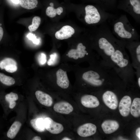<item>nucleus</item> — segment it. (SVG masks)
<instances>
[{"mask_svg": "<svg viewBox=\"0 0 140 140\" xmlns=\"http://www.w3.org/2000/svg\"><path fill=\"white\" fill-rule=\"evenodd\" d=\"M62 140H72L71 138L67 137H65L61 139Z\"/></svg>", "mask_w": 140, "mask_h": 140, "instance_id": "473e14b6", "label": "nucleus"}, {"mask_svg": "<svg viewBox=\"0 0 140 140\" xmlns=\"http://www.w3.org/2000/svg\"><path fill=\"white\" fill-rule=\"evenodd\" d=\"M125 48L129 51L131 56V65L135 69V74H140V42L132 41L126 42Z\"/></svg>", "mask_w": 140, "mask_h": 140, "instance_id": "20e7f679", "label": "nucleus"}, {"mask_svg": "<svg viewBox=\"0 0 140 140\" xmlns=\"http://www.w3.org/2000/svg\"><path fill=\"white\" fill-rule=\"evenodd\" d=\"M74 33L75 30L72 27L66 25L57 31L55 34V37L59 40L66 39L71 37Z\"/></svg>", "mask_w": 140, "mask_h": 140, "instance_id": "9b49d317", "label": "nucleus"}, {"mask_svg": "<svg viewBox=\"0 0 140 140\" xmlns=\"http://www.w3.org/2000/svg\"><path fill=\"white\" fill-rule=\"evenodd\" d=\"M46 15L51 18L55 17L57 14V9L51 6L48 7L46 10Z\"/></svg>", "mask_w": 140, "mask_h": 140, "instance_id": "b1692460", "label": "nucleus"}, {"mask_svg": "<svg viewBox=\"0 0 140 140\" xmlns=\"http://www.w3.org/2000/svg\"><path fill=\"white\" fill-rule=\"evenodd\" d=\"M115 0H97L99 6L103 10L107 12L115 9Z\"/></svg>", "mask_w": 140, "mask_h": 140, "instance_id": "dca6fc26", "label": "nucleus"}, {"mask_svg": "<svg viewBox=\"0 0 140 140\" xmlns=\"http://www.w3.org/2000/svg\"><path fill=\"white\" fill-rule=\"evenodd\" d=\"M41 22L40 18L37 16L34 17L32 20V24L30 25L28 27L31 32L35 31L39 27Z\"/></svg>", "mask_w": 140, "mask_h": 140, "instance_id": "5701e85b", "label": "nucleus"}, {"mask_svg": "<svg viewBox=\"0 0 140 140\" xmlns=\"http://www.w3.org/2000/svg\"><path fill=\"white\" fill-rule=\"evenodd\" d=\"M57 14L58 15H61L63 11V9L61 7H59L57 8Z\"/></svg>", "mask_w": 140, "mask_h": 140, "instance_id": "cd10ccee", "label": "nucleus"}, {"mask_svg": "<svg viewBox=\"0 0 140 140\" xmlns=\"http://www.w3.org/2000/svg\"><path fill=\"white\" fill-rule=\"evenodd\" d=\"M0 81L3 83L8 86L13 85L15 82L13 78L1 73H0Z\"/></svg>", "mask_w": 140, "mask_h": 140, "instance_id": "4be33fe9", "label": "nucleus"}, {"mask_svg": "<svg viewBox=\"0 0 140 140\" xmlns=\"http://www.w3.org/2000/svg\"><path fill=\"white\" fill-rule=\"evenodd\" d=\"M117 8L129 14L137 23H140V0H122Z\"/></svg>", "mask_w": 140, "mask_h": 140, "instance_id": "7ed1b4c3", "label": "nucleus"}, {"mask_svg": "<svg viewBox=\"0 0 140 140\" xmlns=\"http://www.w3.org/2000/svg\"><path fill=\"white\" fill-rule=\"evenodd\" d=\"M50 5L51 6H52L53 7L54 6V4L52 3H50Z\"/></svg>", "mask_w": 140, "mask_h": 140, "instance_id": "72a5a7b5", "label": "nucleus"}, {"mask_svg": "<svg viewBox=\"0 0 140 140\" xmlns=\"http://www.w3.org/2000/svg\"><path fill=\"white\" fill-rule=\"evenodd\" d=\"M31 125L37 131L41 132L45 129L44 120L42 118H37L31 120L30 121Z\"/></svg>", "mask_w": 140, "mask_h": 140, "instance_id": "f3484780", "label": "nucleus"}, {"mask_svg": "<svg viewBox=\"0 0 140 140\" xmlns=\"http://www.w3.org/2000/svg\"><path fill=\"white\" fill-rule=\"evenodd\" d=\"M108 22L111 26L112 33L118 39L125 42L139 40V35L126 15H116Z\"/></svg>", "mask_w": 140, "mask_h": 140, "instance_id": "f03ea898", "label": "nucleus"}, {"mask_svg": "<svg viewBox=\"0 0 140 140\" xmlns=\"http://www.w3.org/2000/svg\"><path fill=\"white\" fill-rule=\"evenodd\" d=\"M3 35V31L2 27L0 26V41L2 38Z\"/></svg>", "mask_w": 140, "mask_h": 140, "instance_id": "c756f323", "label": "nucleus"}, {"mask_svg": "<svg viewBox=\"0 0 140 140\" xmlns=\"http://www.w3.org/2000/svg\"><path fill=\"white\" fill-rule=\"evenodd\" d=\"M130 111L131 114L134 117H137L140 115V99L135 98L131 106Z\"/></svg>", "mask_w": 140, "mask_h": 140, "instance_id": "6ab92c4d", "label": "nucleus"}, {"mask_svg": "<svg viewBox=\"0 0 140 140\" xmlns=\"http://www.w3.org/2000/svg\"><path fill=\"white\" fill-rule=\"evenodd\" d=\"M32 140H41V137L38 136H36L34 137L32 139Z\"/></svg>", "mask_w": 140, "mask_h": 140, "instance_id": "7c9ffc66", "label": "nucleus"}, {"mask_svg": "<svg viewBox=\"0 0 140 140\" xmlns=\"http://www.w3.org/2000/svg\"><path fill=\"white\" fill-rule=\"evenodd\" d=\"M38 61L40 65H44L46 61V56L45 54L43 53H41L39 56Z\"/></svg>", "mask_w": 140, "mask_h": 140, "instance_id": "a878e982", "label": "nucleus"}, {"mask_svg": "<svg viewBox=\"0 0 140 140\" xmlns=\"http://www.w3.org/2000/svg\"><path fill=\"white\" fill-rule=\"evenodd\" d=\"M38 4L37 0H20L19 4L23 8L32 9L37 7Z\"/></svg>", "mask_w": 140, "mask_h": 140, "instance_id": "412c9836", "label": "nucleus"}, {"mask_svg": "<svg viewBox=\"0 0 140 140\" xmlns=\"http://www.w3.org/2000/svg\"><path fill=\"white\" fill-rule=\"evenodd\" d=\"M58 58V55L56 53H54L50 55V58L47 61V65L52 66L56 63Z\"/></svg>", "mask_w": 140, "mask_h": 140, "instance_id": "393cba45", "label": "nucleus"}, {"mask_svg": "<svg viewBox=\"0 0 140 140\" xmlns=\"http://www.w3.org/2000/svg\"><path fill=\"white\" fill-rule=\"evenodd\" d=\"M136 134L139 139H140V128H138L136 131Z\"/></svg>", "mask_w": 140, "mask_h": 140, "instance_id": "c85d7f7f", "label": "nucleus"}, {"mask_svg": "<svg viewBox=\"0 0 140 140\" xmlns=\"http://www.w3.org/2000/svg\"><path fill=\"white\" fill-rule=\"evenodd\" d=\"M56 83L59 87L63 89H67L69 85L67 72L62 68H59L55 73Z\"/></svg>", "mask_w": 140, "mask_h": 140, "instance_id": "0eeeda50", "label": "nucleus"}, {"mask_svg": "<svg viewBox=\"0 0 140 140\" xmlns=\"http://www.w3.org/2000/svg\"><path fill=\"white\" fill-rule=\"evenodd\" d=\"M119 124L116 121L108 120L104 121L101 124V127L106 134H110L116 131L119 128Z\"/></svg>", "mask_w": 140, "mask_h": 140, "instance_id": "2eb2a0df", "label": "nucleus"}, {"mask_svg": "<svg viewBox=\"0 0 140 140\" xmlns=\"http://www.w3.org/2000/svg\"><path fill=\"white\" fill-rule=\"evenodd\" d=\"M0 68L4 69L7 72L13 73L17 69V63L14 59L9 58H4L0 61Z\"/></svg>", "mask_w": 140, "mask_h": 140, "instance_id": "9d476101", "label": "nucleus"}, {"mask_svg": "<svg viewBox=\"0 0 140 140\" xmlns=\"http://www.w3.org/2000/svg\"><path fill=\"white\" fill-rule=\"evenodd\" d=\"M27 37L29 40H32L34 44H38L39 42V39H37L35 35L33 34L30 33L27 36Z\"/></svg>", "mask_w": 140, "mask_h": 140, "instance_id": "bb28decb", "label": "nucleus"}, {"mask_svg": "<svg viewBox=\"0 0 140 140\" xmlns=\"http://www.w3.org/2000/svg\"><path fill=\"white\" fill-rule=\"evenodd\" d=\"M96 129V127L95 124L91 123H87L79 127L77 130V133L80 136L87 137L95 134Z\"/></svg>", "mask_w": 140, "mask_h": 140, "instance_id": "6e6552de", "label": "nucleus"}, {"mask_svg": "<svg viewBox=\"0 0 140 140\" xmlns=\"http://www.w3.org/2000/svg\"><path fill=\"white\" fill-rule=\"evenodd\" d=\"M44 121L45 129L52 134H59L64 130V127L61 124L55 122L50 117L46 118Z\"/></svg>", "mask_w": 140, "mask_h": 140, "instance_id": "423d86ee", "label": "nucleus"}, {"mask_svg": "<svg viewBox=\"0 0 140 140\" xmlns=\"http://www.w3.org/2000/svg\"><path fill=\"white\" fill-rule=\"evenodd\" d=\"M18 97L16 93L11 92L6 95L5 97L6 101L9 103V107L10 109L13 108L16 105V101L18 100Z\"/></svg>", "mask_w": 140, "mask_h": 140, "instance_id": "aec40b11", "label": "nucleus"}, {"mask_svg": "<svg viewBox=\"0 0 140 140\" xmlns=\"http://www.w3.org/2000/svg\"><path fill=\"white\" fill-rule=\"evenodd\" d=\"M102 99L105 104L109 108L115 109L118 106V100L116 94L112 91L107 90L102 95Z\"/></svg>", "mask_w": 140, "mask_h": 140, "instance_id": "39448f33", "label": "nucleus"}, {"mask_svg": "<svg viewBox=\"0 0 140 140\" xmlns=\"http://www.w3.org/2000/svg\"><path fill=\"white\" fill-rule=\"evenodd\" d=\"M81 102L84 106L88 108H94L98 106L99 102L94 96L86 94L83 96L81 99Z\"/></svg>", "mask_w": 140, "mask_h": 140, "instance_id": "f8f14e48", "label": "nucleus"}, {"mask_svg": "<svg viewBox=\"0 0 140 140\" xmlns=\"http://www.w3.org/2000/svg\"><path fill=\"white\" fill-rule=\"evenodd\" d=\"M35 94L38 101L42 105L48 107L52 105L53 99L49 94L39 90L36 91Z\"/></svg>", "mask_w": 140, "mask_h": 140, "instance_id": "4468645a", "label": "nucleus"}, {"mask_svg": "<svg viewBox=\"0 0 140 140\" xmlns=\"http://www.w3.org/2000/svg\"><path fill=\"white\" fill-rule=\"evenodd\" d=\"M21 126L22 124L20 122L17 121L15 122L7 132V137L11 139L14 138L19 131Z\"/></svg>", "mask_w": 140, "mask_h": 140, "instance_id": "a211bd4d", "label": "nucleus"}, {"mask_svg": "<svg viewBox=\"0 0 140 140\" xmlns=\"http://www.w3.org/2000/svg\"><path fill=\"white\" fill-rule=\"evenodd\" d=\"M131 100L130 97L128 95L123 97L120 101L119 109L120 114L123 116L126 117L129 114Z\"/></svg>", "mask_w": 140, "mask_h": 140, "instance_id": "1a4fd4ad", "label": "nucleus"}, {"mask_svg": "<svg viewBox=\"0 0 140 140\" xmlns=\"http://www.w3.org/2000/svg\"><path fill=\"white\" fill-rule=\"evenodd\" d=\"M53 109L57 113L67 114L73 111V108L72 106L68 102L61 101L55 103L53 106Z\"/></svg>", "mask_w": 140, "mask_h": 140, "instance_id": "ddd939ff", "label": "nucleus"}, {"mask_svg": "<svg viewBox=\"0 0 140 140\" xmlns=\"http://www.w3.org/2000/svg\"><path fill=\"white\" fill-rule=\"evenodd\" d=\"M12 2L15 4H19L20 0H11Z\"/></svg>", "mask_w": 140, "mask_h": 140, "instance_id": "2f4dec72", "label": "nucleus"}, {"mask_svg": "<svg viewBox=\"0 0 140 140\" xmlns=\"http://www.w3.org/2000/svg\"><path fill=\"white\" fill-rule=\"evenodd\" d=\"M92 39L93 48L108 66L111 67L118 55L126 51V42L115 37L106 22L99 25Z\"/></svg>", "mask_w": 140, "mask_h": 140, "instance_id": "f257e3e1", "label": "nucleus"}]
</instances>
